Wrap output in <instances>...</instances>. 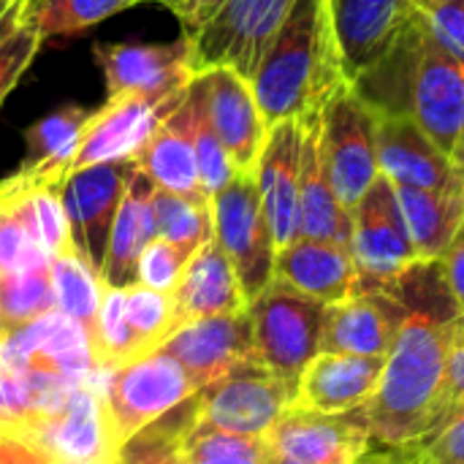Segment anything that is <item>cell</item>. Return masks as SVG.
I'll return each instance as SVG.
<instances>
[{
	"instance_id": "cell-1",
	"label": "cell",
	"mask_w": 464,
	"mask_h": 464,
	"mask_svg": "<svg viewBox=\"0 0 464 464\" xmlns=\"http://www.w3.org/2000/svg\"><path fill=\"white\" fill-rule=\"evenodd\" d=\"M462 315L459 310L408 307L381 381L362 408L372 446L408 449L440 430L451 402V356L464 343Z\"/></svg>"
},
{
	"instance_id": "cell-2",
	"label": "cell",
	"mask_w": 464,
	"mask_h": 464,
	"mask_svg": "<svg viewBox=\"0 0 464 464\" xmlns=\"http://www.w3.org/2000/svg\"><path fill=\"white\" fill-rule=\"evenodd\" d=\"M351 87L378 114H408L446 152L464 139V63L413 14L397 46Z\"/></svg>"
},
{
	"instance_id": "cell-3",
	"label": "cell",
	"mask_w": 464,
	"mask_h": 464,
	"mask_svg": "<svg viewBox=\"0 0 464 464\" xmlns=\"http://www.w3.org/2000/svg\"><path fill=\"white\" fill-rule=\"evenodd\" d=\"M343 82L326 0H296L250 76L264 122L272 128L321 111Z\"/></svg>"
},
{
	"instance_id": "cell-4",
	"label": "cell",
	"mask_w": 464,
	"mask_h": 464,
	"mask_svg": "<svg viewBox=\"0 0 464 464\" xmlns=\"http://www.w3.org/2000/svg\"><path fill=\"white\" fill-rule=\"evenodd\" d=\"M256 359L280 381L296 386L307 364L321 353L326 304L272 280L250 304Z\"/></svg>"
},
{
	"instance_id": "cell-5",
	"label": "cell",
	"mask_w": 464,
	"mask_h": 464,
	"mask_svg": "<svg viewBox=\"0 0 464 464\" xmlns=\"http://www.w3.org/2000/svg\"><path fill=\"white\" fill-rule=\"evenodd\" d=\"M375 130L378 114L343 82L321 109V147L329 182L348 212L381 177Z\"/></svg>"
},
{
	"instance_id": "cell-6",
	"label": "cell",
	"mask_w": 464,
	"mask_h": 464,
	"mask_svg": "<svg viewBox=\"0 0 464 464\" xmlns=\"http://www.w3.org/2000/svg\"><path fill=\"white\" fill-rule=\"evenodd\" d=\"M196 389L185 370L163 351H152L122 367H111L98 397L114 451L141 427L179 405Z\"/></svg>"
},
{
	"instance_id": "cell-7",
	"label": "cell",
	"mask_w": 464,
	"mask_h": 464,
	"mask_svg": "<svg viewBox=\"0 0 464 464\" xmlns=\"http://www.w3.org/2000/svg\"><path fill=\"white\" fill-rule=\"evenodd\" d=\"M212 239L228 256L247 304L275 277V239L261 207L253 174H237L220 193L209 198Z\"/></svg>"
},
{
	"instance_id": "cell-8",
	"label": "cell",
	"mask_w": 464,
	"mask_h": 464,
	"mask_svg": "<svg viewBox=\"0 0 464 464\" xmlns=\"http://www.w3.org/2000/svg\"><path fill=\"white\" fill-rule=\"evenodd\" d=\"M296 0H226L188 41L193 73L228 65L247 82Z\"/></svg>"
},
{
	"instance_id": "cell-9",
	"label": "cell",
	"mask_w": 464,
	"mask_h": 464,
	"mask_svg": "<svg viewBox=\"0 0 464 464\" xmlns=\"http://www.w3.org/2000/svg\"><path fill=\"white\" fill-rule=\"evenodd\" d=\"M201 421L234 435H266L283 411L294 405L296 386L272 375L256 356L231 367L223 378L196 389Z\"/></svg>"
},
{
	"instance_id": "cell-10",
	"label": "cell",
	"mask_w": 464,
	"mask_h": 464,
	"mask_svg": "<svg viewBox=\"0 0 464 464\" xmlns=\"http://www.w3.org/2000/svg\"><path fill=\"white\" fill-rule=\"evenodd\" d=\"M351 220L353 231L348 247L362 277L359 291L381 288L419 261L402 209L397 204L394 185L383 174L353 207Z\"/></svg>"
},
{
	"instance_id": "cell-11",
	"label": "cell",
	"mask_w": 464,
	"mask_h": 464,
	"mask_svg": "<svg viewBox=\"0 0 464 464\" xmlns=\"http://www.w3.org/2000/svg\"><path fill=\"white\" fill-rule=\"evenodd\" d=\"M185 92L166 98L139 92L106 95V103L90 111L79 130L73 171L109 160H136L155 128L182 103Z\"/></svg>"
},
{
	"instance_id": "cell-12",
	"label": "cell",
	"mask_w": 464,
	"mask_h": 464,
	"mask_svg": "<svg viewBox=\"0 0 464 464\" xmlns=\"http://www.w3.org/2000/svg\"><path fill=\"white\" fill-rule=\"evenodd\" d=\"M266 440L277 457L299 464H362L372 451V435L362 408L318 413L288 405L266 432Z\"/></svg>"
},
{
	"instance_id": "cell-13",
	"label": "cell",
	"mask_w": 464,
	"mask_h": 464,
	"mask_svg": "<svg viewBox=\"0 0 464 464\" xmlns=\"http://www.w3.org/2000/svg\"><path fill=\"white\" fill-rule=\"evenodd\" d=\"M136 160H109L71 171L63 185V207L73 247L101 275L111 226Z\"/></svg>"
},
{
	"instance_id": "cell-14",
	"label": "cell",
	"mask_w": 464,
	"mask_h": 464,
	"mask_svg": "<svg viewBox=\"0 0 464 464\" xmlns=\"http://www.w3.org/2000/svg\"><path fill=\"white\" fill-rule=\"evenodd\" d=\"M413 14V0H332L329 16L343 79L351 84L375 68L397 46Z\"/></svg>"
},
{
	"instance_id": "cell-15",
	"label": "cell",
	"mask_w": 464,
	"mask_h": 464,
	"mask_svg": "<svg viewBox=\"0 0 464 464\" xmlns=\"http://www.w3.org/2000/svg\"><path fill=\"white\" fill-rule=\"evenodd\" d=\"M375 147L378 169L392 185L446 193L464 190L462 163L446 155L408 114H378Z\"/></svg>"
},
{
	"instance_id": "cell-16",
	"label": "cell",
	"mask_w": 464,
	"mask_h": 464,
	"mask_svg": "<svg viewBox=\"0 0 464 464\" xmlns=\"http://www.w3.org/2000/svg\"><path fill=\"white\" fill-rule=\"evenodd\" d=\"M405 318L408 307L389 288H364L351 299L326 304L321 351L386 359Z\"/></svg>"
},
{
	"instance_id": "cell-17",
	"label": "cell",
	"mask_w": 464,
	"mask_h": 464,
	"mask_svg": "<svg viewBox=\"0 0 464 464\" xmlns=\"http://www.w3.org/2000/svg\"><path fill=\"white\" fill-rule=\"evenodd\" d=\"M92 54L106 79V95L139 92L166 98L188 90L196 76L185 38L171 44H95Z\"/></svg>"
},
{
	"instance_id": "cell-18",
	"label": "cell",
	"mask_w": 464,
	"mask_h": 464,
	"mask_svg": "<svg viewBox=\"0 0 464 464\" xmlns=\"http://www.w3.org/2000/svg\"><path fill=\"white\" fill-rule=\"evenodd\" d=\"M204 92L207 117L223 141L237 174H253L266 144L269 125L258 109L250 82L228 65L196 73Z\"/></svg>"
},
{
	"instance_id": "cell-19",
	"label": "cell",
	"mask_w": 464,
	"mask_h": 464,
	"mask_svg": "<svg viewBox=\"0 0 464 464\" xmlns=\"http://www.w3.org/2000/svg\"><path fill=\"white\" fill-rule=\"evenodd\" d=\"M158 351L169 353L188 375L193 389L223 378L239 362L256 356L250 313L201 318L179 326Z\"/></svg>"
},
{
	"instance_id": "cell-20",
	"label": "cell",
	"mask_w": 464,
	"mask_h": 464,
	"mask_svg": "<svg viewBox=\"0 0 464 464\" xmlns=\"http://www.w3.org/2000/svg\"><path fill=\"white\" fill-rule=\"evenodd\" d=\"M299 166H302V122L283 120L269 128L266 144L253 171L261 193V207L277 250H283L285 245L302 237Z\"/></svg>"
},
{
	"instance_id": "cell-21",
	"label": "cell",
	"mask_w": 464,
	"mask_h": 464,
	"mask_svg": "<svg viewBox=\"0 0 464 464\" xmlns=\"http://www.w3.org/2000/svg\"><path fill=\"white\" fill-rule=\"evenodd\" d=\"M16 438L33 443L54 462H101L117 459V451L109 440V427L103 416L101 397L76 383L65 408L52 416L24 427Z\"/></svg>"
},
{
	"instance_id": "cell-22",
	"label": "cell",
	"mask_w": 464,
	"mask_h": 464,
	"mask_svg": "<svg viewBox=\"0 0 464 464\" xmlns=\"http://www.w3.org/2000/svg\"><path fill=\"white\" fill-rule=\"evenodd\" d=\"M299 294L321 302L337 304L359 294V269L348 245L299 237L275 256V277Z\"/></svg>"
},
{
	"instance_id": "cell-23",
	"label": "cell",
	"mask_w": 464,
	"mask_h": 464,
	"mask_svg": "<svg viewBox=\"0 0 464 464\" xmlns=\"http://www.w3.org/2000/svg\"><path fill=\"white\" fill-rule=\"evenodd\" d=\"M174 302V332L190 321L231 315L247 310L239 277L215 239L204 242L188 261L177 288L171 291Z\"/></svg>"
},
{
	"instance_id": "cell-24",
	"label": "cell",
	"mask_w": 464,
	"mask_h": 464,
	"mask_svg": "<svg viewBox=\"0 0 464 464\" xmlns=\"http://www.w3.org/2000/svg\"><path fill=\"white\" fill-rule=\"evenodd\" d=\"M383 362L386 359L321 351L302 372L294 405L318 413H348L364 408L381 381Z\"/></svg>"
},
{
	"instance_id": "cell-25",
	"label": "cell",
	"mask_w": 464,
	"mask_h": 464,
	"mask_svg": "<svg viewBox=\"0 0 464 464\" xmlns=\"http://www.w3.org/2000/svg\"><path fill=\"white\" fill-rule=\"evenodd\" d=\"M302 122V166H299V207H302V237L351 245L353 220L340 204L324 163L321 147V111L307 114Z\"/></svg>"
},
{
	"instance_id": "cell-26",
	"label": "cell",
	"mask_w": 464,
	"mask_h": 464,
	"mask_svg": "<svg viewBox=\"0 0 464 464\" xmlns=\"http://www.w3.org/2000/svg\"><path fill=\"white\" fill-rule=\"evenodd\" d=\"M152 190L155 185L150 182V177L139 166H133L111 226L109 250L101 269V283L106 288L125 291L139 283V256L147 247V242L158 237L152 215Z\"/></svg>"
},
{
	"instance_id": "cell-27",
	"label": "cell",
	"mask_w": 464,
	"mask_h": 464,
	"mask_svg": "<svg viewBox=\"0 0 464 464\" xmlns=\"http://www.w3.org/2000/svg\"><path fill=\"white\" fill-rule=\"evenodd\" d=\"M136 166L160 190L179 193V196H204L201 179H198V160H196V150L190 139V125L185 114V98L155 128V133L139 152Z\"/></svg>"
},
{
	"instance_id": "cell-28",
	"label": "cell",
	"mask_w": 464,
	"mask_h": 464,
	"mask_svg": "<svg viewBox=\"0 0 464 464\" xmlns=\"http://www.w3.org/2000/svg\"><path fill=\"white\" fill-rule=\"evenodd\" d=\"M419 261H440L464 226V190H421L394 185Z\"/></svg>"
},
{
	"instance_id": "cell-29",
	"label": "cell",
	"mask_w": 464,
	"mask_h": 464,
	"mask_svg": "<svg viewBox=\"0 0 464 464\" xmlns=\"http://www.w3.org/2000/svg\"><path fill=\"white\" fill-rule=\"evenodd\" d=\"M87 114V109L65 103L52 114L35 120L24 130V160L19 169L44 182H65L73 171L79 130Z\"/></svg>"
},
{
	"instance_id": "cell-30",
	"label": "cell",
	"mask_w": 464,
	"mask_h": 464,
	"mask_svg": "<svg viewBox=\"0 0 464 464\" xmlns=\"http://www.w3.org/2000/svg\"><path fill=\"white\" fill-rule=\"evenodd\" d=\"M49 277L54 291V307L68 318L79 321L92 337L103 296L101 275L84 261V256L76 247H68L49 261Z\"/></svg>"
},
{
	"instance_id": "cell-31",
	"label": "cell",
	"mask_w": 464,
	"mask_h": 464,
	"mask_svg": "<svg viewBox=\"0 0 464 464\" xmlns=\"http://www.w3.org/2000/svg\"><path fill=\"white\" fill-rule=\"evenodd\" d=\"M179 454L188 464H275L277 454L266 435H234L198 421L182 440Z\"/></svg>"
},
{
	"instance_id": "cell-32",
	"label": "cell",
	"mask_w": 464,
	"mask_h": 464,
	"mask_svg": "<svg viewBox=\"0 0 464 464\" xmlns=\"http://www.w3.org/2000/svg\"><path fill=\"white\" fill-rule=\"evenodd\" d=\"M185 114H188V125H190V139H193L196 160H198L201 190H204L207 198H212L215 193H220L237 177V169H234L223 141L218 139V133H215V128H212V122L207 117V106H204V92H201L198 76H193L190 84H188Z\"/></svg>"
},
{
	"instance_id": "cell-33",
	"label": "cell",
	"mask_w": 464,
	"mask_h": 464,
	"mask_svg": "<svg viewBox=\"0 0 464 464\" xmlns=\"http://www.w3.org/2000/svg\"><path fill=\"white\" fill-rule=\"evenodd\" d=\"M152 215H155L158 237L174 245L198 250L204 242L212 239V212H209V198L204 196H179L155 188Z\"/></svg>"
},
{
	"instance_id": "cell-34",
	"label": "cell",
	"mask_w": 464,
	"mask_h": 464,
	"mask_svg": "<svg viewBox=\"0 0 464 464\" xmlns=\"http://www.w3.org/2000/svg\"><path fill=\"white\" fill-rule=\"evenodd\" d=\"M139 3L147 0H30V8L41 35L54 38V35H79Z\"/></svg>"
},
{
	"instance_id": "cell-35",
	"label": "cell",
	"mask_w": 464,
	"mask_h": 464,
	"mask_svg": "<svg viewBox=\"0 0 464 464\" xmlns=\"http://www.w3.org/2000/svg\"><path fill=\"white\" fill-rule=\"evenodd\" d=\"M125 318L133 332L139 359L158 351L174 334L171 294H160L139 283L125 288Z\"/></svg>"
},
{
	"instance_id": "cell-36",
	"label": "cell",
	"mask_w": 464,
	"mask_h": 464,
	"mask_svg": "<svg viewBox=\"0 0 464 464\" xmlns=\"http://www.w3.org/2000/svg\"><path fill=\"white\" fill-rule=\"evenodd\" d=\"M92 353L98 367H122L139 359V348L125 318V291L120 288L103 285L98 324L92 334Z\"/></svg>"
},
{
	"instance_id": "cell-37",
	"label": "cell",
	"mask_w": 464,
	"mask_h": 464,
	"mask_svg": "<svg viewBox=\"0 0 464 464\" xmlns=\"http://www.w3.org/2000/svg\"><path fill=\"white\" fill-rule=\"evenodd\" d=\"M0 310L8 332L41 318L49 310H57L49 269L0 275Z\"/></svg>"
},
{
	"instance_id": "cell-38",
	"label": "cell",
	"mask_w": 464,
	"mask_h": 464,
	"mask_svg": "<svg viewBox=\"0 0 464 464\" xmlns=\"http://www.w3.org/2000/svg\"><path fill=\"white\" fill-rule=\"evenodd\" d=\"M3 193V212H0V275H16V272H35L49 269V256L38 247V242L30 237L24 223L19 220L8 182H0Z\"/></svg>"
},
{
	"instance_id": "cell-39",
	"label": "cell",
	"mask_w": 464,
	"mask_h": 464,
	"mask_svg": "<svg viewBox=\"0 0 464 464\" xmlns=\"http://www.w3.org/2000/svg\"><path fill=\"white\" fill-rule=\"evenodd\" d=\"M196 250H188L182 245H174L163 237H155L147 242V247L139 256V285H147L160 294H171L193 258Z\"/></svg>"
},
{
	"instance_id": "cell-40",
	"label": "cell",
	"mask_w": 464,
	"mask_h": 464,
	"mask_svg": "<svg viewBox=\"0 0 464 464\" xmlns=\"http://www.w3.org/2000/svg\"><path fill=\"white\" fill-rule=\"evenodd\" d=\"M416 8L435 38L464 63V0H419Z\"/></svg>"
},
{
	"instance_id": "cell-41",
	"label": "cell",
	"mask_w": 464,
	"mask_h": 464,
	"mask_svg": "<svg viewBox=\"0 0 464 464\" xmlns=\"http://www.w3.org/2000/svg\"><path fill=\"white\" fill-rule=\"evenodd\" d=\"M413 464H464V413L432 438L408 446Z\"/></svg>"
},
{
	"instance_id": "cell-42",
	"label": "cell",
	"mask_w": 464,
	"mask_h": 464,
	"mask_svg": "<svg viewBox=\"0 0 464 464\" xmlns=\"http://www.w3.org/2000/svg\"><path fill=\"white\" fill-rule=\"evenodd\" d=\"M160 3L163 8H169L177 19H179V27H182V38L190 41L215 14L218 8L226 3V0H155Z\"/></svg>"
},
{
	"instance_id": "cell-43",
	"label": "cell",
	"mask_w": 464,
	"mask_h": 464,
	"mask_svg": "<svg viewBox=\"0 0 464 464\" xmlns=\"http://www.w3.org/2000/svg\"><path fill=\"white\" fill-rule=\"evenodd\" d=\"M440 264H443V272H446V283H449V288L454 294V302L464 313V226L459 228V234L454 237V242L449 245Z\"/></svg>"
},
{
	"instance_id": "cell-44",
	"label": "cell",
	"mask_w": 464,
	"mask_h": 464,
	"mask_svg": "<svg viewBox=\"0 0 464 464\" xmlns=\"http://www.w3.org/2000/svg\"><path fill=\"white\" fill-rule=\"evenodd\" d=\"M449 389H451V402H449V413L440 424V430L446 424H451L454 419H459L464 413V343L457 345L454 356H451V370H449ZM432 438V435H430Z\"/></svg>"
},
{
	"instance_id": "cell-45",
	"label": "cell",
	"mask_w": 464,
	"mask_h": 464,
	"mask_svg": "<svg viewBox=\"0 0 464 464\" xmlns=\"http://www.w3.org/2000/svg\"><path fill=\"white\" fill-rule=\"evenodd\" d=\"M8 337V326H5V318H3V310H0V343Z\"/></svg>"
},
{
	"instance_id": "cell-46",
	"label": "cell",
	"mask_w": 464,
	"mask_h": 464,
	"mask_svg": "<svg viewBox=\"0 0 464 464\" xmlns=\"http://www.w3.org/2000/svg\"><path fill=\"white\" fill-rule=\"evenodd\" d=\"M158 464H188L185 459H182V454H174V457H169V459H163V462Z\"/></svg>"
},
{
	"instance_id": "cell-47",
	"label": "cell",
	"mask_w": 464,
	"mask_h": 464,
	"mask_svg": "<svg viewBox=\"0 0 464 464\" xmlns=\"http://www.w3.org/2000/svg\"><path fill=\"white\" fill-rule=\"evenodd\" d=\"M454 160H459L464 166V139H462V144H459V150H457V155H454Z\"/></svg>"
},
{
	"instance_id": "cell-48",
	"label": "cell",
	"mask_w": 464,
	"mask_h": 464,
	"mask_svg": "<svg viewBox=\"0 0 464 464\" xmlns=\"http://www.w3.org/2000/svg\"><path fill=\"white\" fill-rule=\"evenodd\" d=\"M54 464H114L111 459H101V462H54Z\"/></svg>"
},
{
	"instance_id": "cell-49",
	"label": "cell",
	"mask_w": 464,
	"mask_h": 464,
	"mask_svg": "<svg viewBox=\"0 0 464 464\" xmlns=\"http://www.w3.org/2000/svg\"><path fill=\"white\" fill-rule=\"evenodd\" d=\"M275 464H299V462H294V459H285V457H277V462Z\"/></svg>"
},
{
	"instance_id": "cell-50",
	"label": "cell",
	"mask_w": 464,
	"mask_h": 464,
	"mask_svg": "<svg viewBox=\"0 0 464 464\" xmlns=\"http://www.w3.org/2000/svg\"><path fill=\"white\" fill-rule=\"evenodd\" d=\"M0 212H3V193H0Z\"/></svg>"
},
{
	"instance_id": "cell-51",
	"label": "cell",
	"mask_w": 464,
	"mask_h": 464,
	"mask_svg": "<svg viewBox=\"0 0 464 464\" xmlns=\"http://www.w3.org/2000/svg\"><path fill=\"white\" fill-rule=\"evenodd\" d=\"M329 5H332V0H326V8H329Z\"/></svg>"
},
{
	"instance_id": "cell-52",
	"label": "cell",
	"mask_w": 464,
	"mask_h": 464,
	"mask_svg": "<svg viewBox=\"0 0 464 464\" xmlns=\"http://www.w3.org/2000/svg\"><path fill=\"white\" fill-rule=\"evenodd\" d=\"M462 326H464V315H462Z\"/></svg>"
},
{
	"instance_id": "cell-53",
	"label": "cell",
	"mask_w": 464,
	"mask_h": 464,
	"mask_svg": "<svg viewBox=\"0 0 464 464\" xmlns=\"http://www.w3.org/2000/svg\"><path fill=\"white\" fill-rule=\"evenodd\" d=\"M413 3H419V0H413Z\"/></svg>"
}]
</instances>
